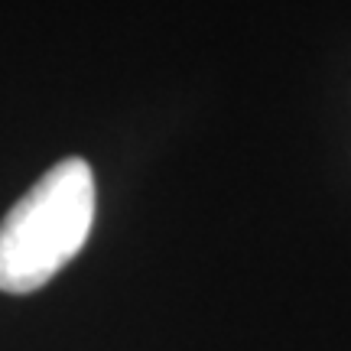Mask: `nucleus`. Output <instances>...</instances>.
<instances>
[{
  "mask_svg": "<svg viewBox=\"0 0 351 351\" xmlns=\"http://www.w3.org/2000/svg\"><path fill=\"white\" fill-rule=\"evenodd\" d=\"M95 225V176L82 156L56 163L0 221V289L36 293L62 270Z\"/></svg>",
  "mask_w": 351,
  "mask_h": 351,
  "instance_id": "1",
  "label": "nucleus"
}]
</instances>
